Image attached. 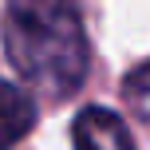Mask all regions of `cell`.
<instances>
[{"label": "cell", "mask_w": 150, "mask_h": 150, "mask_svg": "<svg viewBox=\"0 0 150 150\" xmlns=\"http://www.w3.org/2000/svg\"><path fill=\"white\" fill-rule=\"evenodd\" d=\"M75 150H134L127 122L107 107H83L71 127Z\"/></svg>", "instance_id": "obj_2"}, {"label": "cell", "mask_w": 150, "mask_h": 150, "mask_svg": "<svg viewBox=\"0 0 150 150\" xmlns=\"http://www.w3.org/2000/svg\"><path fill=\"white\" fill-rule=\"evenodd\" d=\"M4 52L44 95L71 99L87 79V32L75 0H8Z\"/></svg>", "instance_id": "obj_1"}, {"label": "cell", "mask_w": 150, "mask_h": 150, "mask_svg": "<svg viewBox=\"0 0 150 150\" xmlns=\"http://www.w3.org/2000/svg\"><path fill=\"white\" fill-rule=\"evenodd\" d=\"M122 99H127V107L138 115V119L150 122V59L138 63V67L127 75V83H122Z\"/></svg>", "instance_id": "obj_4"}, {"label": "cell", "mask_w": 150, "mask_h": 150, "mask_svg": "<svg viewBox=\"0 0 150 150\" xmlns=\"http://www.w3.org/2000/svg\"><path fill=\"white\" fill-rule=\"evenodd\" d=\"M36 127V103L24 87L0 79V150L16 146L28 130Z\"/></svg>", "instance_id": "obj_3"}]
</instances>
